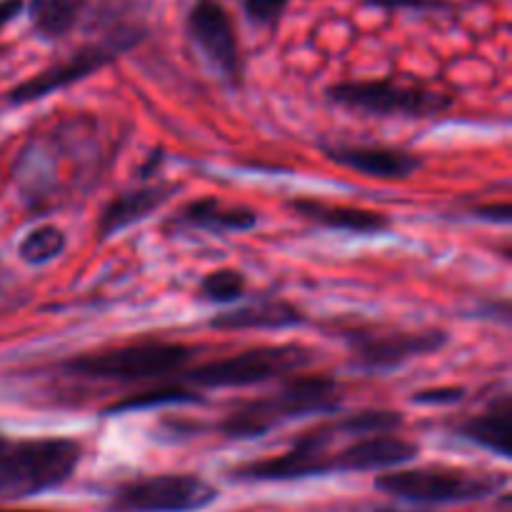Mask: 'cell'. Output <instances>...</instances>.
<instances>
[{
  "mask_svg": "<svg viewBox=\"0 0 512 512\" xmlns=\"http://www.w3.org/2000/svg\"><path fill=\"white\" fill-rule=\"evenodd\" d=\"M463 395H465L463 388L445 385V388L420 390V393L413 395V400L420 405H453V403H458V400H463Z\"/></svg>",
  "mask_w": 512,
  "mask_h": 512,
  "instance_id": "26",
  "label": "cell"
},
{
  "mask_svg": "<svg viewBox=\"0 0 512 512\" xmlns=\"http://www.w3.org/2000/svg\"><path fill=\"white\" fill-rule=\"evenodd\" d=\"M333 435L335 428L330 425L315 428L300 435L285 453L238 465L235 470H230V475L235 480H248V483H288V480L330 475L333 473V453L328 450V445Z\"/></svg>",
  "mask_w": 512,
  "mask_h": 512,
  "instance_id": "10",
  "label": "cell"
},
{
  "mask_svg": "<svg viewBox=\"0 0 512 512\" xmlns=\"http://www.w3.org/2000/svg\"><path fill=\"white\" fill-rule=\"evenodd\" d=\"M218 500V488L198 475L165 473L128 480L110 498L113 512H198Z\"/></svg>",
  "mask_w": 512,
  "mask_h": 512,
  "instance_id": "8",
  "label": "cell"
},
{
  "mask_svg": "<svg viewBox=\"0 0 512 512\" xmlns=\"http://www.w3.org/2000/svg\"><path fill=\"white\" fill-rule=\"evenodd\" d=\"M143 38H145V30L140 28L115 30V33H110L108 38L83 45V48L70 53L65 60H60V63L30 75L28 80L15 85V88L5 95V100H8L10 105H25V103H33V100L45 98V95L50 93H58V90L80 83V80H85L88 75L98 73V70H103L105 65L115 63L125 50L138 45Z\"/></svg>",
  "mask_w": 512,
  "mask_h": 512,
  "instance_id": "7",
  "label": "cell"
},
{
  "mask_svg": "<svg viewBox=\"0 0 512 512\" xmlns=\"http://www.w3.org/2000/svg\"><path fill=\"white\" fill-rule=\"evenodd\" d=\"M420 455V445L395 433L365 435L333 453V473H373L405 468Z\"/></svg>",
  "mask_w": 512,
  "mask_h": 512,
  "instance_id": "13",
  "label": "cell"
},
{
  "mask_svg": "<svg viewBox=\"0 0 512 512\" xmlns=\"http://www.w3.org/2000/svg\"><path fill=\"white\" fill-rule=\"evenodd\" d=\"M338 380L330 375H290L275 393L255 398L235 408L220 423V433L230 440H255L270 430L310 415H325L340 408Z\"/></svg>",
  "mask_w": 512,
  "mask_h": 512,
  "instance_id": "1",
  "label": "cell"
},
{
  "mask_svg": "<svg viewBox=\"0 0 512 512\" xmlns=\"http://www.w3.org/2000/svg\"><path fill=\"white\" fill-rule=\"evenodd\" d=\"M325 158L335 165L355 170L360 175H368L375 180H390V183H403L410 180L420 168L423 158L410 150L390 148V145H350L335 143L323 148Z\"/></svg>",
  "mask_w": 512,
  "mask_h": 512,
  "instance_id": "12",
  "label": "cell"
},
{
  "mask_svg": "<svg viewBox=\"0 0 512 512\" xmlns=\"http://www.w3.org/2000/svg\"><path fill=\"white\" fill-rule=\"evenodd\" d=\"M25 8V0H0V30L10 23V20L18 18Z\"/></svg>",
  "mask_w": 512,
  "mask_h": 512,
  "instance_id": "28",
  "label": "cell"
},
{
  "mask_svg": "<svg viewBox=\"0 0 512 512\" xmlns=\"http://www.w3.org/2000/svg\"><path fill=\"white\" fill-rule=\"evenodd\" d=\"M505 485V475H478L460 468H395L375 478V488L390 498L418 505L478 503Z\"/></svg>",
  "mask_w": 512,
  "mask_h": 512,
  "instance_id": "4",
  "label": "cell"
},
{
  "mask_svg": "<svg viewBox=\"0 0 512 512\" xmlns=\"http://www.w3.org/2000/svg\"><path fill=\"white\" fill-rule=\"evenodd\" d=\"M290 208L308 223L328 230H340V233L380 235L390 230L388 215L380 213V210L358 208V205L328 203V200L320 198H295L290 200Z\"/></svg>",
  "mask_w": 512,
  "mask_h": 512,
  "instance_id": "15",
  "label": "cell"
},
{
  "mask_svg": "<svg viewBox=\"0 0 512 512\" xmlns=\"http://www.w3.org/2000/svg\"><path fill=\"white\" fill-rule=\"evenodd\" d=\"M512 400L510 395H500L485 410L478 415L465 420L458 428L460 438L470 440V443L480 445V448L490 450V453L500 455V458H510V438H512Z\"/></svg>",
  "mask_w": 512,
  "mask_h": 512,
  "instance_id": "18",
  "label": "cell"
},
{
  "mask_svg": "<svg viewBox=\"0 0 512 512\" xmlns=\"http://www.w3.org/2000/svg\"><path fill=\"white\" fill-rule=\"evenodd\" d=\"M305 323V313L298 305L283 298L253 300L235 310H225L210 320L215 330H288L300 328Z\"/></svg>",
  "mask_w": 512,
  "mask_h": 512,
  "instance_id": "17",
  "label": "cell"
},
{
  "mask_svg": "<svg viewBox=\"0 0 512 512\" xmlns=\"http://www.w3.org/2000/svg\"><path fill=\"white\" fill-rule=\"evenodd\" d=\"M475 215L485 220H493V223H510V205L508 203H500V205H483V208H475Z\"/></svg>",
  "mask_w": 512,
  "mask_h": 512,
  "instance_id": "27",
  "label": "cell"
},
{
  "mask_svg": "<svg viewBox=\"0 0 512 512\" xmlns=\"http://www.w3.org/2000/svg\"><path fill=\"white\" fill-rule=\"evenodd\" d=\"M195 350L170 340H135V343L115 345V348L95 350V353L75 355L65 360L63 368L70 375L105 383H145L163 380L175 373H185Z\"/></svg>",
  "mask_w": 512,
  "mask_h": 512,
  "instance_id": "3",
  "label": "cell"
},
{
  "mask_svg": "<svg viewBox=\"0 0 512 512\" xmlns=\"http://www.w3.org/2000/svg\"><path fill=\"white\" fill-rule=\"evenodd\" d=\"M313 363V350L305 345H258L223 360H210L188 370L185 380L193 388H250L268 380L288 378Z\"/></svg>",
  "mask_w": 512,
  "mask_h": 512,
  "instance_id": "6",
  "label": "cell"
},
{
  "mask_svg": "<svg viewBox=\"0 0 512 512\" xmlns=\"http://www.w3.org/2000/svg\"><path fill=\"white\" fill-rule=\"evenodd\" d=\"M293 0H243V10L250 23L260 28H275Z\"/></svg>",
  "mask_w": 512,
  "mask_h": 512,
  "instance_id": "24",
  "label": "cell"
},
{
  "mask_svg": "<svg viewBox=\"0 0 512 512\" xmlns=\"http://www.w3.org/2000/svg\"><path fill=\"white\" fill-rule=\"evenodd\" d=\"M0 512H50V510H25V508H0Z\"/></svg>",
  "mask_w": 512,
  "mask_h": 512,
  "instance_id": "29",
  "label": "cell"
},
{
  "mask_svg": "<svg viewBox=\"0 0 512 512\" xmlns=\"http://www.w3.org/2000/svg\"><path fill=\"white\" fill-rule=\"evenodd\" d=\"M365 5L380 10H415V13H433L448 10L450 0H365Z\"/></svg>",
  "mask_w": 512,
  "mask_h": 512,
  "instance_id": "25",
  "label": "cell"
},
{
  "mask_svg": "<svg viewBox=\"0 0 512 512\" xmlns=\"http://www.w3.org/2000/svg\"><path fill=\"white\" fill-rule=\"evenodd\" d=\"M353 358L360 368L373 370V373H388L400 368L423 355H433L448 345L445 330H415V333H375V330H348L345 333Z\"/></svg>",
  "mask_w": 512,
  "mask_h": 512,
  "instance_id": "11",
  "label": "cell"
},
{
  "mask_svg": "<svg viewBox=\"0 0 512 512\" xmlns=\"http://www.w3.org/2000/svg\"><path fill=\"white\" fill-rule=\"evenodd\" d=\"M88 0H28L30 28L43 40H60L80 23Z\"/></svg>",
  "mask_w": 512,
  "mask_h": 512,
  "instance_id": "19",
  "label": "cell"
},
{
  "mask_svg": "<svg viewBox=\"0 0 512 512\" xmlns=\"http://www.w3.org/2000/svg\"><path fill=\"white\" fill-rule=\"evenodd\" d=\"M328 98L340 108L375 118H435L450 110L453 95L428 85L398 83L393 78L343 80L328 88Z\"/></svg>",
  "mask_w": 512,
  "mask_h": 512,
  "instance_id": "5",
  "label": "cell"
},
{
  "mask_svg": "<svg viewBox=\"0 0 512 512\" xmlns=\"http://www.w3.org/2000/svg\"><path fill=\"white\" fill-rule=\"evenodd\" d=\"M248 290V283H245V275L240 270L233 268H220L213 270V273L205 275L198 285V295L208 303H235L240 300Z\"/></svg>",
  "mask_w": 512,
  "mask_h": 512,
  "instance_id": "22",
  "label": "cell"
},
{
  "mask_svg": "<svg viewBox=\"0 0 512 512\" xmlns=\"http://www.w3.org/2000/svg\"><path fill=\"white\" fill-rule=\"evenodd\" d=\"M400 425H403V415L393 413V410H360V413L340 420L335 430L353 435V438H365V435L395 433Z\"/></svg>",
  "mask_w": 512,
  "mask_h": 512,
  "instance_id": "23",
  "label": "cell"
},
{
  "mask_svg": "<svg viewBox=\"0 0 512 512\" xmlns=\"http://www.w3.org/2000/svg\"><path fill=\"white\" fill-rule=\"evenodd\" d=\"M0 53H3V48H0Z\"/></svg>",
  "mask_w": 512,
  "mask_h": 512,
  "instance_id": "30",
  "label": "cell"
},
{
  "mask_svg": "<svg viewBox=\"0 0 512 512\" xmlns=\"http://www.w3.org/2000/svg\"><path fill=\"white\" fill-rule=\"evenodd\" d=\"M185 30L205 60L228 80L230 85H243L245 63L240 50L238 30L228 8L220 0H195L185 18Z\"/></svg>",
  "mask_w": 512,
  "mask_h": 512,
  "instance_id": "9",
  "label": "cell"
},
{
  "mask_svg": "<svg viewBox=\"0 0 512 512\" xmlns=\"http://www.w3.org/2000/svg\"><path fill=\"white\" fill-rule=\"evenodd\" d=\"M188 403H203L200 393L188 385L170 383V385H155V388L140 390V393L128 395V398L118 400V403L108 405L105 415H123V413H138V410H153L163 408V405H188Z\"/></svg>",
  "mask_w": 512,
  "mask_h": 512,
  "instance_id": "20",
  "label": "cell"
},
{
  "mask_svg": "<svg viewBox=\"0 0 512 512\" xmlns=\"http://www.w3.org/2000/svg\"><path fill=\"white\" fill-rule=\"evenodd\" d=\"M173 223L178 228L205 230V233H248L258 225V213L248 205L225 203L218 195L190 200L175 213Z\"/></svg>",
  "mask_w": 512,
  "mask_h": 512,
  "instance_id": "16",
  "label": "cell"
},
{
  "mask_svg": "<svg viewBox=\"0 0 512 512\" xmlns=\"http://www.w3.org/2000/svg\"><path fill=\"white\" fill-rule=\"evenodd\" d=\"M65 248H68V235L58 225L43 223L20 240L18 255L28 265H45L60 258L65 253Z\"/></svg>",
  "mask_w": 512,
  "mask_h": 512,
  "instance_id": "21",
  "label": "cell"
},
{
  "mask_svg": "<svg viewBox=\"0 0 512 512\" xmlns=\"http://www.w3.org/2000/svg\"><path fill=\"white\" fill-rule=\"evenodd\" d=\"M175 193H180V185L155 183L115 195V198L105 205L103 213H100L95 235H98V240H108L113 238V235L123 233L130 225L140 223V220H145L148 215L158 213Z\"/></svg>",
  "mask_w": 512,
  "mask_h": 512,
  "instance_id": "14",
  "label": "cell"
},
{
  "mask_svg": "<svg viewBox=\"0 0 512 512\" xmlns=\"http://www.w3.org/2000/svg\"><path fill=\"white\" fill-rule=\"evenodd\" d=\"M83 460L75 438H8L0 435V500H23L68 483Z\"/></svg>",
  "mask_w": 512,
  "mask_h": 512,
  "instance_id": "2",
  "label": "cell"
}]
</instances>
